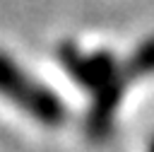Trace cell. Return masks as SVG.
I'll return each mask as SVG.
<instances>
[{
  "instance_id": "3",
  "label": "cell",
  "mask_w": 154,
  "mask_h": 152,
  "mask_svg": "<svg viewBox=\"0 0 154 152\" xmlns=\"http://www.w3.org/2000/svg\"><path fill=\"white\" fill-rule=\"evenodd\" d=\"M128 75L132 80H142V77H152L154 75V34L142 39L132 51L130 55L123 60Z\"/></svg>"
},
{
  "instance_id": "4",
  "label": "cell",
  "mask_w": 154,
  "mask_h": 152,
  "mask_svg": "<svg viewBox=\"0 0 154 152\" xmlns=\"http://www.w3.org/2000/svg\"><path fill=\"white\" fill-rule=\"evenodd\" d=\"M147 152H154V135H152V140H149V145H147Z\"/></svg>"
},
{
  "instance_id": "1",
  "label": "cell",
  "mask_w": 154,
  "mask_h": 152,
  "mask_svg": "<svg viewBox=\"0 0 154 152\" xmlns=\"http://www.w3.org/2000/svg\"><path fill=\"white\" fill-rule=\"evenodd\" d=\"M0 99L48 130L63 128L70 118L65 99L5 51H0Z\"/></svg>"
},
{
  "instance_id": "2",
  "label": "cell",
  "mask_w": 154,
  "mask_h": 152,
  "mask_svg": "<svg viewBox=\"0 0 154 152\" xmlns=\"http://www.w3.org/2000/svg\"><path fill=\"white\" fill-rule=\"evenodd\" d=\"M55 60L65 70V75L87 94L96 92L99 87L116 80L123 70V60L116 58L108 48L82 51L75 41H63L55 46Z\"/></svg>"
}]
</instances>
